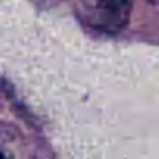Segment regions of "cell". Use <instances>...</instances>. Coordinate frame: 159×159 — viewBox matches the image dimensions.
<instances>
[{"instance_id":"6da1fadb","label":"cell","mask_w":159,"mask_h":159,"mask_svg":"<svg viewBox=\"0 0 159 159\" xmlns=\"http://www.w3.org/2000/svg\"><path fill=\"white\" fill-rule=\"evenodd\" d=\"M97 10L100 28L109 33H116L128 24L131 0H98Z\"/></svg>"}]
</instances>
